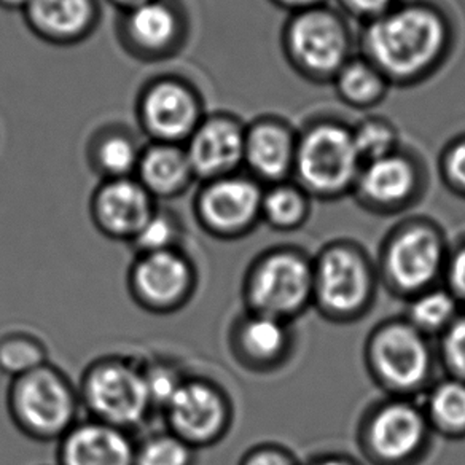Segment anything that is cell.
<instances>
[{"mask_svg": "<svg viewBox=\"0 0 465 465\" xmlns=\"http://www.w3.org/2000/svg\"><path fill=\"white\" fill-rule=\"evenodd\" d=\"M451 21L437 5L401 0L388 14L363 25L361 54L375 64L391 84L424 82L451 53Z\"/></svg>", "mask_w": 465, "mask_h": 465, "instance_id": "cell-1", "label": "cell"}, {"mask_svg": "<svg viewBox=\"0 0 465 465\" xmlns=\"http://www.w3.org/2000/svg\"><path fill=\"white\" fill-rule=\"evenodd\" d=\"M88 420L133 433L155 411L143 376V361L109 354L84 370L77 386Z\"/></svg>", "mask_w": 465, "mask_h": 465, "instance_id": "cell-2", "label": "cell"}, {"mask_svg": "<svg viewBox=\"0 0 465 465\" xmlns=\"http://www.w3.org/2000/svg\"><path fill=\"white\" fill-rule=\"evenodd\" d=\"M7 410L15 427L27 439L50 443L77 424L82 403L71 378L46 363L10 381Z\"/></svg>", "mask_w": 465, "mask_h": 465, "instance_id": "cell-3", "label": "cell"}, {"mask_svg": "<svg viewBox=\"0 0 465 465\" xmlns=\"http://www.w3.org/2000/svg\"><path fill=\"white\" fill-rule=\"evenodd\" d=\"M362 164L348 124L316 120L298 133L293 177L310 196L333 200L354 192Z\"/></svg>", "mask_w": 465, "mask_h": 465, "instance_id": "cell-4", "label": "cell"}, {"mask_svg": "<svg viewBox=\"0 0 465 465\" xmlns=\"http://www.w3.org/2000/svg\"><path fill=\"white\" fill-rule=\"evenodd\" d=\"M282 50L293 71L310 82L325 84L354 56V37L341 10L325 4L289 16Z\"/></svg>", "mask_w": 465, "mask_h": 465, "instance_id": "cell-5", "label": "cell"}, {"mask_svg": "<svg viewBox=\"0 0 465 465\" xmlns=\"http://www.w3.org/2000/svg\"><path fill=\"white\" fill-rule=\"evenodd\" d=\"M314 272L300 253L279 251L257 260L247 274L244 295L249 310L285 321L310 303Z\"/></svg>", "mask_w": 465, "mask_h": 465, "instance_id": "cell-6", "label": "cell"}, {"mask_svg": "<svg viewBox=\"0 0 465 465\" xmlns=\"http://www.w3.org/2000/svg\"><path fill=\"white\" fill-rule=\"evenodd\" d=\"M133 302L150 314L168 316L183 310L198 287L193 260L182 249L139 253L128 270Z\"/></svg>", "mask_w": 465, "mask_h": 465, "instance_id": "cell-7", "label": "cell"}, {"mask_svg": "<svg viewBox=\"0 0 465 465\" xmlns=\"http://www.w3.org/2000/svg\"><path fill=\"white\" fill-rule=\"evenodd\" d=\"M263 192L252 175H225L203 182L193 201L194 219L213 238L236 240L262 219Z\"/></svg>", "mask_w": 465, "mask_h": 465, "instance_id": "cell-8", "label": "cell"}, {"mask_svg": "<svg viewBox=\"0 0 465 465\" xmlns=\"http://www.w3.org/2000/svg\"><path fill=\"white\" fill-rule=\"evenodd\" d=\"M162 413L169 432L196 451L219 443L232 426L225 391L203 376L188 375Z\"/></svg>", "mask_w": 465, "mask_h": 465, "instance_id": "cell-9", "label": "cell"}, {"mask_svg": "<svg viewBox=\"0 0 465 465\" xmlns=\"http://www.w3.org/2000/svg\"><path fill=\"white\" fill-rule=\"evenodd\" d=\"M312 272V298L330 317L352 319L367 308L373 293V274L367 259L354 247H327Z\"/></svg>", "mask_w": 465, "mask_h": 465, "instance_id": "cell-10", "label": "cell"}, {"mask_svg": "<svg viewBox=\"0 0 465 465\" xmlns=\"http://www.w3.org/2000/svg\"><path fill=\"white\" fill-rule=\"evenodd\" d=\"M369 362L382 386L413 392L426 384L432 357L424 333L410 322L381 325L370 338Z\"/></svg>", "mask_w": 465, "mask_h": 465, "instance_id": "cell-11", "label": "cell"}, {"mask_svg": "<svg viewBox=\"0 0 465 465\" xmlns=\"http://www.w3.org/2000/svg\"><path fill=\"white\" fill-rule=\"evenodd\" d=\"M137 116L152 143L183 145L206 115L192 84L182 78L162 77L143 88Z\"/></svg>", "mask_w": 465, "mask_h": 465, "instance_id": "cell-12", "label": "cell"}, {"mask_svg": "<svg viewBox=\"0 0 465 465\" xmlns=\"http://www.w3.org/2000/svg\"><path fill=\"white\" fill-rule=\"evenodd\" d=\"M443 268V240L430 223L413 222L401 226L389 240L384 272L397 291H429Z\"/></svg>", "mask_w": 465, "mask_h": 465, "instance_id": "cell-13", "label": "cell"}, {"mask_svg": "<svg viewBox=\"0 0 465 465\" xmlns=\"http://www.w3.org/2000/svg\"><path fill=\"white\" fill-rule=\"evenodd\" d=\"M185 18L171 0H150L122 14V45L143 61L169 58L185 40Z\"/></svg>", "mask_w": 465, "mask_h": 465, "instance_id": "cell-14", "label": "cell"}, {"mask_svg": "<svg viewBox=\"0 0 465 465\" xmlns=\"http://www.w3.org/2000/svg\"><path fill=\"white\" fill-rule=\"evenodd\" d=\"M246 124L230 114L203 118L193 134L183 143L196 181H213L236 174L244 164Z\"/></svg>", "mask_w": 465, "mask_h": 465, "instance_id": "cell-15", "label": "cell"}, {"mask_svg": "<svg viewBox=\"0 0 465 465\" xmlns=\"http://www.w3.org/2000/svg\"><path fill=\"white\" fill-rule=\"evenodd\" d=\"M156 207L155 198L136 177L110 179L101 182L91 196V220L107 240L130 244Z\"/></svg>", "mask_w": 465, "mask_h": 465, "instance_id": "cell-16", "label": "cell"}, {"mask_svg": "<svg viewBox=\"0 0 465 465\" xmlns=\"http://www.w3.org/2000/svg\"><path fill=\"white\" fill-rule=\"evenodd\" d=\"M426 435V414L408 401H394L370 416L365 439L381 464L401 465L418 454Z\"/></svg>", "mask_w": 465, "mask_h": 465, "instance_id": "cell-17", "label": "cell"}, {"mask_svg": "<svg viewBox=\"0 0 465 465\" xmlns=\"http://www.w3.org/2000/svg\"><path fill=\"white\" fill-rule=\"evenodd\" d=\"M298 133L282 118L262 116L246 128L244 166L255 181L274 185L293 175Z\"/></svg>", "mask_w": 465, "mask_h": 465, "instance_id": "cell-18", "label": "cell"}, {"mask_svg": "<svg viewBox=\"0 0 465 465\" xmlns=\"http://www.w3.org/2000/svg\"><path fill=\"white\" fill-rule=\"evenodd\" d=\"M420 185L416 158L399 149L391 155L363 163L354 192L370 209L395 211L416 198Z\"/></svg>", "mask_w": 465, "mask_h": 465, "instance_id": "cell-19", "label": "cell"}, {"mask_svg": "<svg viewBox=\"0 0 465 465\" xmlns=\"http://www.w3.org/2000/svg\"><path fill=\"white\" fill-rule=\"evenodd\" d=\"M133 433L97 420H78L58 441V465H134Z\"/></svg>", "mask_w": 465, "mask_h": 465, "instance_id": "cell-20", "label": "cell"}, {"mask_svg": "<svg viewBox=\"0 0 465 465\" xmlns=\"http://www.w3.org/2000/svg\"><path fill=\"white\" fill-rule=\"evenodd\" d=\"M23 15L37 37L54 45L86 39L99 18L96 0H31Z\"/></svg>", "mask_w": 465, "mask_h": 465, "instance_id": "cell-21", "label": "cell"}, {"mask_svg": "<svg viewBox=\"0 0 465 465\" xmlns=\"http://www.w3.org/2000/svg\"><path fill=\"white\" fill-rule=\"evenodd\" d=\"M134 177L156 201L179 198L196 181L185 147L179 143H152L143 149Z\"/></svg>", "mask_w": 465, "mask_h": 465, "instance_id": "cell-22", "label": "cell"}, {"mask_svg": "<svg viewBox=\"0 0 465 465\" xmlns=\"http://www.w3.org/2000/svg\"><path fill=\"white\" fill-rule=\"evenodd\" d=\"M232 354L251 369L276 363L289 344L285 321L249 311L232 330Z\"/></svg>", "mask_w": 465, "mask_h": 465, "instance_id": "cell-23", "label": "cell"}, {"mask_svg": "<svg viewBox=\"0 0 465 465\" xmlns=\"http://www.w3.org/2000/svg\"><path fill=\"white\" fill-rule=\"evenodd\" d=\"M336 96L351 109L369 110L386 99L392 84L362 54H354L331 80Z\"/></svg>", "mask_w": 465, "mask_h": 465, "instance_id": "cell-24", "label": "cell"}, {"mask_svg": "<svg viewBox=\"0 0 465 465\" xmlns=\"http://www.w3.org/2000/svg\"><path fill=\"white\" fill-rule=\"evenodd\" d=\"M143 149L128 133L110 131L97 137L91 147V163L103 181L136 175Z\"/></svg>", "mask_w": 465, "mask_h": 465, "instance_id": "cell-25", "label": "cell"}, {"mask_svg": "<svg viewBox=\"0 0 465 465\" xmlns=\"http://www.w3.org/2000/svg\"><path fill=\"white\" fill-rule=\"evenodd\" d=\"M310 213V194L297 182L268 185L262 201V219L278 230H293L303 225Z\"/></svg>", "mask_w": 465, "mask_h": 465, "instance_id": "cell-26", "label": "cell"}, {"mask_svg": "<svg viewBox=\"0 0 465 465\" xmlns=\"http://www.w3.org/2000/svg\"><path fill=\"white\" fill-rule=\"evenodd\" d=\"M48 349L40 338L26 331H12L0 336V373L10 380L27 375L44 367Z\"/></svg>", "mask_w": 465, "mask_h": 465, "instance_id": "cell-27", "label": "cell"}, {"mask_svg": "<svg viewBox=\"0 0 465 465\" xmlns=\"http://www.w3.org/2000/svg\"><path fill=\"white\" fill-rule=\"evenodd\" d=\"M426 418L441 433L465 435V382L454 378L435 386L427 399Z\"/></svg>", "mask_w": 465, "mask_h": 465, "instance_id": "cell-28", "label": "cell"}, {"mask_svg": "<svg viewBox=\"0 0 465 465\" xmlns=\"http://www.w3.org/2000/svg\"><path fill=\"white\" fill-rule=\"evenodd\" d=\"M183 226L173 211L156 207L155 213L147 220V223L131 241L130 246L136 255L139 253L164 252L173 249H182Z\"/></svg>", "mask_w": 465, "mask_h": 465, "instance_id": "cell-29", "label": "cell"}, {"mask_svg": "<svg viewBox=\"0 0 465 465\" xmlns=\"http://www.w3.org/2000/svg\"><path fill=\"white\" fill-rule=\"evenodd\" d=\"M456 300L451 292L426 291L416 295L410 308V321L420 333L445 331L456 321Z\"/></svg>", "mask_w": 465, "mask_h": 465, "instance_id": "cell-30", "label": "cell"}, {"mask_svg": "<svg viewBox=\"0 0 465 465\" xmlns=\"http://www.w3.org/2000/svg\"><path fill=\"white\" fill-rule=\"evenodd\" d=\"M196 450L169 432H153L136 441L134 465H194Z\"/></svg>", "mask_w": 465, "mask_h": 465, "instance_id": "cell-31", "label": "cell"}, {"mask_svg": "<svg viewBox=\"0 0 465 465\" xmlns=\"http://www.w3.org/2000/svg\"><path fill=\"white\" fill-rule=\"evenodd\" d=\"M351 130L362 163L373 162L399 150V131L382 116H367L351 126Z\"/></svg>", "mask_w": 465, "mask_h": 465, "instance_id": "cell-32", "label": "cell"}, {"mask_svg": "<svg viewBox=\"0 0 465 465\" xmlns=\"http://www.w3.org/2000/svg\"><path fill=\"white\" fill-rule=\"evenodd\" d=\"M143 369L153 408L155 411H163L187 380L188 373L174 362V359L164 356L143 361Z\"/></svg>", "mask_w": 465, "mask_h": 465, "instance_id": "cell-33", "label": "cell"}, {"mask_svg": "<svg viewBox=\"0 0 465 465\" xmlns=\"http://www.w3.org/2000/svg\"><path fill=\"white\" fill-rule=\"evenodd\" d=\"M441 351L454 378L465 382V316L456 317V321L445 330Z\"/></svg>", "mask_w": 465, "mask_h": 465, "instance_id": "cell-34", "label": "cell"}, {"mask_svg": "<svg viewBox=\"0 0 465 465\" xmlns=\"http://www.w3.org/2000/svg\"><path fill=\"white\" fill-rule=\"evenodd\" d=\"M441 174L456 193L465 196V134L446 145L441 156Z\"/></svg>", "mask_w": 465, "mask_h": 465, "instance_id": "cell-35", "label": "cell"}, {"mask_svg": "<svg viewBox=\"0 0 465 465\" xmlns=\"http://www.w3.org/2000/svg\"><path fill=\"white\" fill-rule=\"evenodd\" d=\"M342 15L356 18V20L370 23L388 14L389 10L401 4V0H336Z\"/></svg>", "mask_w": 465, "mask_h": 465, "instance_id": "cell-36", "label": "cell"}, {"mask_svg": "<svg viewBox=\"0 0 465 465\" xmlns=\"http://www.w3.org/2000/svg\"><path fill=\"white\" fill-rule=\"evenodd\" d=\"M241 465H295V462L292 460L291 454L285 451L270 446H262L247 452L241 460Z\"/></svg>", "mask_w": 465, "mask_h": 465, "instance_id": "cell-37", "label": "cell"}, {"mask_svg": "<svg viewBox=\"0 0 465 465\" xmlns=\"http://www.w3.org/2000/svg\"><path fill=\"white\" fill-rule=\"evenodd\" d=\"M450 282L452 295L465 300V246L460 247L450 263Z\"/></svg>", "mask_w": 465, "mask_h": 465, "instance_id": "cell-38", "label": "cell"}, {"mask_svg": "<svg viewBox=\"0 0 465 465\" xmlns=\"http://www.w3.org/2000/svg\"><path fill=\"white\" fill-rule=\"evenodd\" d=\"M272 2L276 7L291 12V15L310 10V8L321 7L327 4V0H272Z\"/></svg>", "mask_w": 465, "mask_h": 465, "instance_id": "cell-39", "label": "cell"}, {"mask_svg": "<svg viewBox=\"0 0 465 465\" xmlns=\"http://www.w3.org/2000/svg\"><path fill=\"white\" fill-rule=\"evenodd\" d=\"M112 5H115L116 8H120L122 10V14L124 12H128L131 8L139 7V5H143L145 2H150V0H109Z\"/></svg>", "mask_w": 465, "mask_h": 465, "instance_id": "cell-40", "label": "cell"}, {"mask_svg": "<svg viewBox=\"0 0 465 465\" xmlns=\"http://www.w3.org/2000/svg\"><path fill=\"white\" fill-rule=\"evenodd\" d=\"M29 2L31 0H0V7L23 12L29 5Z\"/></svg>", "mask_w": 465, "mask_h": 465, "instance_id": "cell-41", "label": "cell"}, {"mask_svg": "<svg viewBox=\"0 0 465 465\" xmlns=\"http://www.w3.org/2000/svg\"><path fill=\"white\" fill-rule=\"evenodd\" d=\"M311 465H354L351 464L349 460H344L341 458H325L321 459V460H316V462H312Z\"/></svg>", "mask_w": 465, "mask_h": 465, "instance_id": "cell-42", "label": "cell"}]
</instances>
